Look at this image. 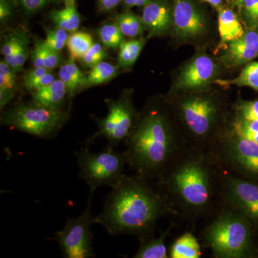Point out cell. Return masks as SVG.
Segmentation results:
<instances>
[{
    "label": "cell",
    "instance_id": "6da1fadb",
    "mask_svg": "<svg viewBox=\"0 0 258 258\" xmlns=\"http://www.w3.org/2000/svg\"><path fill=\"white\" fill-rule=\"evenodd\" d=\"M166 217L178 213L157 182L125 174L107 195L94 222L111 235H133L140 242L154 237L158 221Z\"/></svg>",
    "mask_w": 258,
    "mask_h": 258
},
{
    "label": "cell",
    "instance_id": "7a4b0ae2",
    "mask_svg": "<svg viewBox=\"0 0 258 258\" xmlns=\"http://www.w3.org/2000/svg\"><path fill=\"white\" fill-rule=\"evenodd\" d=\"M125 143L129 169L151 181L159 179L187 147L166 98L148 102Z\"/></svg>",
    "mask_w": 258,
    "mask_h": 258
},
{
    "label": "cell",
    "instance_id": "3957f363",
    "mask_svg": "<svg viewBox=\"0 0 258 258\" xmlns=\"http://www.w3.org/2000/svg\"><path fill=\"white\" fill-rule=\"evenodd\" d=\"M220 173L208 151L187 146L155 181L178 217L195 225L211 216L218 205Z\"/></svg>",
    "mask_w": 258,
    "mask_h": 258
},
{
    "label": "cell",
    "instance_id": "277c9868",
    "mask_svg": "<svg viewBox=\"0 0 258 258\" xmlns=\"http://www.w3.org/2000/svg\"><path fill=\"white\" fill-rule=\"evenodd\" d=\"M166 99L188 147L208 151L225 132L231 106L221 93L209 88Z\"/></svg>",
    "mask_w": 258,
    "mask_h": 258
},
{
    "label": "cell",
    "instance_id": "5b68a950",
    "mask_svg": "<svg viewBox=\"0 0 258 258\" xmlns=\"http://www.w3.org/2000/svg\"><path fill=\"white\" fill-rule=\"evenodd\" d=\"M200 231L202 247L215 258H258V237L250 222L228 205H218Z\"/></svg>",
    "mask_w": 258,
    "mask_h": 258
},
{
    "label": "cell",
    "instance_id": "8992f818",
    "mask_svg": "<svg viewBox=\"0 0 258 258\" xmlns=\"http://www.w3.org/2000/svg\"><path fill=\"white\" fill-rule=\"evenodd\" d=\"M208 151L222 170L258 184V144L225 129Z\"/></svg>",
    "mask_w": 258,
    "mask_h": 258
},
{
    "label": "cell",
    "instance_id": "52a82bcc",
    "mask_svg": "<svg viewBox=\"0 0 258 258\" xmlns=\"http://www.w3.org/2000/svg\"><path fill=\"white\" fill-rule=\"evenodd\" d=\"M67 109L52 110L19 102L1 115L2 125L41 139H53L67 123Z\"/></svg>",
    "mask_w": 258,
    "mask_h": 258
},
{
    "label": "cell",
    "instance_id": "ba28073f",
    "mask_svg": "<svg viewBox=\"0 0 258 258\" xmlns=\"http://www.w3.org/2000/svg\"><path fill=\"white\" fill-rule=\"evenodd\" d=\"M79 168V176L86 183L90 191L106 186L113 188L121 181L127 165L124 152H119L109 144L103 151L93 153L82 145L74 152Z\"/></svg>",
    "mask_w": 258,
    "mask_h": 258
},
{
    "label": "cell",
    "instance_id": "9c48e42d",
    "mask_svg": "<svg viewBox=\"0 0 258 258\" xmlns=\"http://www.w3.org/2000/svg\"><path fill=\"white\" fill-rule=\"evenodd\" d=\"M108 114L98 120V131L86 139L83 146L89 147L97 139L108 140V144L116 148L122 142H125L133 129L139 113L132 101V93L125 91L118 99H106Z\"/></svg>",
    "mask_w": 258,
    "mask_h": 258
},
{
    "label": "cell",
    "instance_id": "30bf717a",
    "mask_svg": "<svg viewBox=\"0 0 258 258\" xmlns=\"http://www.w3.org/2000/svg\"><path fill=\"white\" fill-rule=\"evenodd\" d=\"M92 191H89L87 205L84 212L76 218H67L62 230L55 232L52 240L60 246L62 256L66 258H91L96 257L93 247L92 225L94 217L91 213Z\"/></svg>",
    "mask_w": 258,
    "mask_h": 258
},
{
    "label": "cell",
    "instance_id": "8fae6325",
    "mask_svg": "<svg viewBox=\"0 0 258 258\" xmlns=\"http://www.w3.org/2000/svg\"><path fill=\"white\" fill-rule=\"evenodd\" d=\"M218 195L219 201L234 209L250 222L258 237V184L220 169Z\"/></svg>",
    "mask_w": 258,
    "mask_h": 258
},
{
    "label": "cell",
    "instance_id": "7c38bea8",
    "mask_svg": "<svg viewBox=\"0 0 258 258\" xmlns=\"http://www.w3.org/2000/svg\"><path fill=\"white\" fill-rule=\"evenodd\" d=\"M218 74V64L212 56L205 52L196 54L178 72L169 95L207 89L216 81Z\"/></svg>",
    "mask_w": 258,
    "mask_h": 258
},
{
    "label": "cell",
    "instance_id": "4fadbf2b",
    "mask_svg": "<svg viewBox=\"0 0 258 258\" xmlns=\"http://www.w3.org/2000/svg\"><path fill=\"white\" fill-rule=\"evenodd\" d=\"M173 30L181 41L203 36L208 28V21L192 0H172Z\"/></svg>",
    "mask_w": 258,
    "mask_h": 258
},
{
    "label": "cell",
    "instance_id": "5bb4252c",
    "mask_svg": "<svg viewBox=\"0 0 258 258\" xmlns=\"http://www.w3.org/2000/svg\"><path fill=\"white\" fill-rule=\"evenodd\" d=\"M257 56V29H250L240 38L227 44L221 60L227 67H238L248 63Z\"/></svg>",
    "mask_w": 258,
    "mask_h": 258
},
{
    "label": "cell",
    "instance_id": "9a60e30c",
    "mask_svg": "<svg viewBox=\"0 0 258 258\" xmlns=\"http://www.w3.org/2000/svg\"><path fill=\"white\" fill-rule=\"evenodd\" d=\"M142 19L149 36L166 35L173 27L172 8L168 0H151L144 7Z\"/></svg>",
    "mask_w": 258,
    "mask_h": 258
},
{
    "label": "cell",
    "instance_id": "2e32d148",
    "mask_svg": "<svg viewBox=\"0 0 258 258\" xmlns=\"http://www.w3.org/2000/svg\"><path fill=\"white\" fill-rule=\"evenodd\" d=\"M30 103L36 106L52 110H63L66 96H69L67 87L60 79H55L48 86L31 93Z\"/></svg>",
    "mask_w": 258,
    "mask_h": 258
},
{
    "label": "cell",
    "instance_id": "e0dca14e",
    "mask_svg": "<svg viewBox=\"0 0 258 258\" xmlns=\"http://www.w3.org/2000/svg\"><path fill=\"white\" fill-rule=\"evenodd\" d=\"M176 224L171 222L158 237H154L140 241V246L134 254V258H169L166 241Z\"/></svg>",
    "mask_w": 258,
    "mask_h": 258
},
{
    "label": "cell",
    "instance_id": "ac0fdd59",
    "mask_svg": "<svg viewBox=\"0 0 258 258\" xmlns=\"http://www.w3.org/2000/svg\"><path fill=\"white\" fill-rule=\"evenodd\" d=\"M218 29L222 43H229L240 38L244 31L237 15L229 8L219 10Z\"/></svg>",
    "mask_w": 258,
    "mask_h": 258
},
{
    "label": "cell",
    "instance_id": "d6986e66",
    "mask_svg": "<svg viewBox=\"0 0 258 258\" xmlns=\"http://www.w3.org/2000/svg\"><path fill=\"white\" fill-rule=\"evenodd\" d=\"M202 247L200 240L192 232H186L171 242L168 249L169 258H200Z\"/></svg>",
    "mask_w": 258,
    "mask_h": 258
},
{
    "label": "cell",
    "instance_id": "ffe728a7",
    "mask_svg": "<svg viewBox=\"0 0 258 258\" xmlns=\"http://www.w3.org/2000/svg\"><path fill=\"white\" fill-rule=\"evenodd\" d=\"M17 73L5 62L0 61V109L5 108L13 101L18 91Z\"/></svg>",
    "mask_w": 258,
    "mask_h": 258
},
{
    "label": "cell",
    "instance_id": "44dd1931",
    "mask_svg": "<svg viewBox=\"0 0 258 258\" xmlns=\"http://www.w3.org/2000/svg\"><path fill=\"white\" fill-rule=\"evenodd\" d=\"M62 56L60 52L49 48L44 45L42 40L35 41L32 52V60L34 67H42L52 70L58 67L62 62Z\"/></svg>",
    "mask_w": 258,
    "mask_h": 258
},
{
    "label": "cell",
    "instance_id": "7402d4cb",
    "mask_svg": "<svg viewBox=\"0 0 258 258\" xmlns=\"http://www.w3.org/2000/svg\"><path fill=\"white\" fill-rule=\"evenodd\" d=\"M215 84L227 87L236 86L240 87H249L258 91V62H249L244 66L240 75L233 79H217Z\"/></svg>",
    "mask_w": 258,
    "mask_h": 258
},
{
    "label": "cell",
    "instance_id": "603a6c76",
    "mask_svg": "<svg viewBox=\"0 0 258 258\" xmlns=\"http://www.w3.org/2000/svg\"><path fill=\"white\" fill-rule=\"evenodd\" d=\"M49 18L56 28L68 32H76L81 24V16L76 7H64L63 9L51 10Z\"/></svg>",
    "mask_w": 258,
    "mask_h": 258
},
{
    "label": "cell",
    "instance_id": "cb8c5ba5",
    "mask_svg": "<svg viewBox=\"0 0 258 258\" xmlns=\"http://www.w3.org/2000/svg\"><path fill=\"white\" fill-rule=\"evenodd\" d=\"M147 40L144 37H140L122 42L118 48V66L120 69H129L135 64Z\"/></svg>",
    "mask_w": 258,
    "mask_h": 258
},
{
    "label": "cell",
    "instance_id": "d4e9b609",
    "mask_svg": "<svg viewBox=\"0 0 258 258\" xmlns=\"http://www.w3.org/2000/svg\"><path fill=\"white\" fill-rule=\"evenodd\" d=\"M113 20L123 36L130 38L142 37L145 30L142 18L132 12L115 15Z\"/></svg>",
    "mask_w": 258,
    "mask_h": 258
},
{
    "label": "cell",
    "instance_id": "484cf974",
    "mask_svg": "<svg viewBox=\"0 0 258 258\" xmlns=\"http://www.w3.org/2000/svg\"><path fill=\"white\" fill-rule=\"evenodd\" d=\"M119 66L102 61L91 69L86 76V88L108 82L118 75Z\"/></svg>",
    "mask_w": 258,
    "mask_h": 258
},
{
    "label": "cell",
    "instance_id": "4316f807",
    "mask_svg": "<svg viewBox=\"0 0 258 258\" xmlns=\"http://www.w3.org/2000/svg\"><path fill=\"white\" fill-rule=\"evenodd\" d=\"M226 130L258 144V120L235 118L228 115Z\"/></svg>",
    "mask_w": 258,
    "mask_h": 258
},
{
    "label": "cell",
    "instance_id": "83f0119b",
    "mask_svg": "<svg viewBox=\"0 0 258 258\" xmlns=\"http://www.w3.org/2000/svg\"><path fill=\"white\" fill-rule=\"evenodd\" d=\"M93 43L92 37L87 32H74L69 37L67 46L71 57L76 60H80Z\"/></svg>",
    "mask_w": 258,
    "mask_h": 258
},
{
    "label": "cell",
    "instance_id": "f1b7e54d",
    "mask_svg": "<svg viewBox=\"0 0 258 258\" xmlns=\"http://www.w3.org/2000/svg\"><path fill=\"white\" fill-rule=\"evenodd\" d=\"M229 115L243 119L258 120V99L247 101L239 98L231 105Z\"/></svg>",
    "mask_w": 258,
    "mask_h": 258
},
{
    "label": "cell",
    "instance_id": "f546056e",
    "mask_svg": "<svg viewBox=\"0 0 258 258\" xmlns=\"http://www.w3.org/2000/svg\"><path fill=\"white\" fill-rule=\"evenodd\" d=\"M98 35L104 46L111 49L119 48L123 40V35L114 23L103 25L98 30Z\"/></svg>",
    "mask_w": 258,
    "mask_h": 258
},
{
    "label": "cell",
    "instance_id": "4dcf8cb0",
    "mask_svg": "<svg viewBox=\"0 0 258 258\" xmlns=\"http://www.w3.org/2000/svg\"><path fill=\"white\" fill-rule=\"evenodd\" d=\"M45 40H42L44 45L52 50L61 52L67 45L69 40V32L59 28L45 29Z\"/></svg>",
    "mask_w": 258,
    "mask_h": 258
},
{
    "label": "cell",
    "instance_id": "1f68e13d",
    "mask_svg": "<svg viewBox=\"0 0 258 258\" xmlns=\"http://www.w3.org/2000/svg\"><path fill=\"white\" fill-rule=\"evenodd\" d=\"M107 54L104 48L100 43H93L91 48L80 59V62L83 67L86 69H92L97 64L106 58Z\"/></svg>",
    "mask_w": 258,
    "mask_h": 258
},
{
    "label": "cell",
    "instance_id": "d6a6232c",
    "mask_svg": "<svg viewBox=\"0 0 258 258\" xmlns=\"http://www.w3.org/2000/svg\"><path fill=\"white\" fill-rule=\"evenodd\" d=\"M29 55H30V51H29L28 40L24 42L13 55L5 58L4 60L13 69V71L18 73L23 71L24 64L28 60Z\"/></svg>",
    "mask_w": 258,
    "mask_h": 258
},
{
    "label": "cell",
    "instance_id": "836d02e7",
    "mask_svg": "<svg viewBox=\"0 0 258 258\" xmlns=\"http://www.w3.org/2000/svg\"><path fill=\"white\" fill-rule=\"evenodd\" d=\"M241 11L249 29H258V0H244Z\"/></svg>",
    "mask_w": 258,
    "mask_h": 258
},
{
    "label": "cell",
    "instance_id": "e575fe53",
    "mask_svg": "<svg viewBox=\"0 0 258 258\" xmlns=\"http://www.w3.org/2000/svg\"><path fill=\"white\" fill-rule=\"evenodd\" d=\"M58 75L61 81L64 83L67 87L70 99H72L80 91H82L79 84L75 81L74 78L73 77V75L71 74L66 62L61 66Z\"/></svg>",
    "mask_w": 258,
    "mask_h": 258
},
{
    "label": "cell",
    "instance_id": "d590c367",
    "mask_svg": "<svg viewBox=\"0 0 258 258\" xmlns=\"http://www.w3.org/2000/svg\"><path fill=\"white\" fill-rule=\"evenodd\" d=\"M55 76L51 73L40 76L35 79L30 80L28 81H23V86L26 91L29 92H34L40 88L48 86L55 81Z\"/></svg>",
    "mask_w": 258,
    "mask_h": 258
},
{
    "label": "cell",
    "instance_id": "8d00e7d4",
    "mask_svg": "<svg viewBox=\"0 0 258 258\" xmlns=\"http://www.w3.org/2000/svg\"><path fill=\"white\" fill-rule=\"evenodd\" d=\"M57 0H18L24 11L28 15L35 14Z\"/></svg>",
    "mask_w": 258,
    "mask_h": 258
},
{
    "label": "cell",
    "instance_id": "74e56055",
    "mask_svg": "<svg viewBox=\"0 0 258 258\" xmlns=\"http://www.w3.org/2000/svg\"><path fill=\"white\" fill-rule=\"evenodd\" d=\"M15 0H0V22L6 23L11 19L14 10Z\"/></svg>",
    "mask_w": 258,
    "mask_h": 258
},
{
    "label": "cell",
    "instance_id": "f35d334b",
    "mask_svg": "<svg viewBox=\"0 0 258 258\" xmlns=\"http://www.w3.org/2000/svg\"><path fill=\"white\" fill-rule=\"evenodd\" d=\"M51 71L42 67H34L33 69H30L25 74L24 76L23 81H28L30 80L35 79L40 76H44V75L48 74Z\"/></svg>",
    "mask_w": 258,
    "mask_h": 258
},
{
    "label": "cell",
    "instance_id": "ab89813d",
    "mask_svg": "<svg viewBox=\"0 0 258 258\" xmlns=\"http://www.w3.org/2000/svg\"><path fill=\"white\" fill-rule=\"evenodd\" d=\"M123 0H98V7L102 12H111L114 10Z\"/></svg>",
    "mask_w": 258,
    "mask_h": 258
},
{
    "label": "cell",
    "instance_id": "60d3db41",
    "mask_svg": "<svg viewBox=\"0 0 258 258\" xmlns=\"http://www.w3.org/2000/svg\"><path fill=\"white\" fill-rule=\"evenodd\" d=\"M151 0H123L125 7L132 8L133 7H144L150 2Z\"/></svg>",
    "mask_w": 258,
    "mask_h": 258
},
{
    "label": "cell",
    "instance_id": "b9f144b4",
    "mask_svg": "<svg viewBox=\"0 0 258 258\" xmlns=\"http://www.w3.org/2000/svg\"><path fill=\"white\" fill-rule=\"evenodd\" d=\"M203 1L208 3V4L212 5L213 8H216L218 10L221 9L222 3H223V0H203Z\"/></svg>",
    "mask_w": 258,
    "mask_h": 258
},
{
    "label": "cell",
    "instance_id": "7bdbcfd3",
    "mask_svg": "<svg viewBox=\"0 0 258 258\" xmlns=\"http://www.w3.org/2000/svg\"><path fill=\"white\" fill-rule=\"evenodd\" d=\"M243 1L244 0H230L231 4L233 5L234 7H235V8H238L240 10Z\"/></svg>",
    "mask_w": 258,
    "mask_h": 258
},
{
    "label": "cell",
    "instance_id": "ee69618b",
    "mask_svg": "<svg viewBox=\"0 0 258 258\" xmlns=\"http://www.w3.org/2000/svg\"><path fill=\"white\" fill-rule=\"evenodd\" d=\"M64 3V7L76 6V0H62Z\"/></svg>",
    "mask_w": 258,
    "mask_h": 258
}]
</instances>
